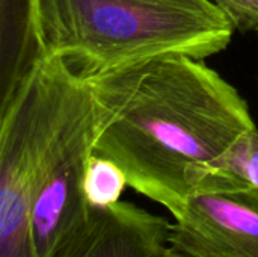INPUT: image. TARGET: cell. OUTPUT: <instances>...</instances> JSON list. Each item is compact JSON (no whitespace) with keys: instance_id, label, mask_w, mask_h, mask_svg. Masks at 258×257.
<instances>
[{"instance_id":"10","label":"cell","mask_w":258,"mask_h":257,"mask_svg":"<svg viewBox=\"0 0 258 257\" xmlns=\"http://www.w3.org/2000/svg\"><path fill=\"white\" fill-rule=\"evenodd\" d=\"M168 257H195V256H192V254H189V253H186V251H183V250H180V248L171 247V248H169V253H168Z\"/></svg>"},{"instance_id":"6","label":"cell","mask_w":258,"mask_h":257,"mask_svg":"<svg viewBox=\"0 0 258 257\" xmlns=\"http://www.w3.org/2000/svg\"><path fill=\"white\" fill-rule=\"evenodd\" d=\"M39 59L32 0H2V92L3 108L23 77Z\"/></svg>"},{"instance_id":"7","label":"cell","mask_w":258,"mask_h":257,"mask_svg":"<svg viewBox=\"0 0 258 257\" xmlns=\"http://www.w3.org/2000/svg\"><path fill=\"white\" fill-rule=\"evenodd\" d=\"M127 183L124 171L110 159L92 155L85 176V194L89 206L107 208L119 201Z\"/></svg>"},{"instance_id":"1","label":"cell","mask_w":258,"mask_h":257,"mask_svg":"<svg viewBox=\"0 0 258 257\" xmlns=\"http://www.w3.org/2000/svg\"><path fill=\"white\" fill-rule=\"evenodd\" d=\"M94 153L175 215L215 179V164L255 129L240 92L201 59L151 58L85 79Z\"/></svg>"},{"instance_id":"8","label":"cell","mask_w":258,"mask_h":257,"mask_svg":"<svg viewBox=\"0 0 258 257\" xmlns=\"http://www.w3.org/2000/svg\"><path fill=\"white\" fill-rule=\"evenodd\" d=\"M216 171H228L258 189V129L243 135L216 164Z\"/></svg>"},{"instance_id":"2","label":"cell","mask_w":258,"mask_h":257,"mask_svg":"<svg viewBox=\"0 0 258 257\" xmlns=\"http://www.w3.org/2000/svg\"><path fill=\"white\" fill-rule=\"evenodd\" d=\"M39 58L86 79L159 56L207 59L234 27L212 0H32Z\"/></svg>"},{"instance_id":"5","label":"cell","mask_w":258,"mask_h":257,"mask_svg":"<svg viewBox=\"0 0 258 257\" xmlns=\"http://www.w3.org/2000/svg\"><path fill=\"white\" fill-rule=\"evenodd\" d=\"M94 155V126L47 168L38 183L32 208V232L36 257H45L56 241L77 226L91 211L85 194V176Z\"/></svg>"},{"instance_id":"4","label":"cell","mask_w":258,"mask_h":257,"mask_svg":"<svg viewBox=\"0 0 258 257\" xmlns=\"http://www.w3.org/2000/svg\"><path fill=\"white\" fill-rule=\"evenodd\" d=\"M171 223L133 203L92 208L45 257H168Z\"/></svg>"},{"instance_id":"3","label":"cell","mask_w":258,"mask_h":257,"mask_svg":"<svg viewBox=\"0 0 258 257\" xmlns=\"http://www.w3.org/2000/svg\"><path fill=\"white\" fill-rule=\"evenodd\" d=\"M169 244L195 257H258V189L249 183L189 197Z\"/></svg>"},{"instance_id":"9","label":"cell","mask_w":258,"mask_h":257,"mask_svg":"<svg viewBox=\"0 0 258 257\" xmlns=\"http://www.w3.org/2000/svg\"><path fill=\"white\" fill-rule=\"evenodd\" d=\"M231 21L234 30L258 35V0H212Z\"/></svg>"}]
</instances>
